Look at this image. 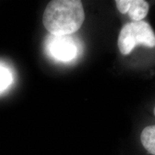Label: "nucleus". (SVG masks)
<instances>
[{"instance_id":"f257e3e1","label":"nucleus","mask_w":155,"mask_h":155,"mask_svg":"<svg viewBox=\"0 0 155 155\" xmlns=\"http://www.w3.org/2000/svg\"><path fill=\"white\" fill-rule=\"evenodd\" d=\"M84 19L81 1L53 0L48 3L45 9L42 23L51 35H69L81 28Z\"/></svg>"},{"instance_id":"f03ea898","label":"nucleus","mask_w":155,"mask_h":155,"mask_svg":"<svg viewBox=\"0 0 155 155\" xmlns=\"http://www.w3.org/2000/svg\"><path fill=\"white\" fill-rule=\"evenodd\" d=\"M137 45L155 47V33L150 25L144 21L126 24L120 32L118 46L121 54L127 55Z\"/></svg>"},{"instance_id":"7ed1b4c3","label":"nucleus","mask_w":155,"mask_h":155,"mask_svg":"<svg viewBox=\"0 0 155 155\" xmlns=\"http://www.w3.org/2000/svg\"><path fill=\"white\" fill-rule=\"evenodd\" d=\"M45 48L48 55L62 62L72 61L78 53L76 42L71 35L62 36L49 35L45 42Z\"/></svg>"},{"instance_id":"20e7f679","label":"nucleus","mask_w":155,"mask_h":155,"mask_svg":"<svg viewBox=\"0 0 155 155\" xmlns=\"http://www.w3.org/2000/svg\"><path fill=\"white\" fill-rule=\"evenodd\" d=\"M150 5L144 0H129L127 14L132 22H139L147 17Z\"/></svg>"},{"instance_id":"39448f33","label":"nucleus","mask_w":155,"mask_h":155,"mask_svg":"<svg viewBox=\"0 0 155 155\" xmlns=\"http://www.w3.org/2000/svg\"><path fill=\"white\" fill-rule=\"evenodd\" d=\"M12 81L13 73L11 68L0 61V93L8 88Z\"/></svg>"},{"instance_id":"423d86ee","label":"nucleus","mask_w":155,"mask_h":155,"mask_svg":"<svg viewBox=\"0 0 155 155\" xmlns=\"http://www.w3.org/2000/svg\"><path fill=\"white\" fill-rule=\"evenodd\" d=\"M154 116H155V107L154 108Z\"/></svg>"}]
</instances>
